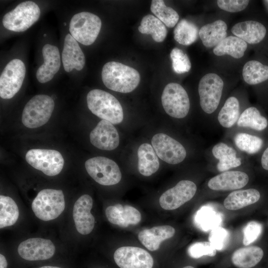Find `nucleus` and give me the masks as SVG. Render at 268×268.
I'll return each mask as SVG.
<instances>
[{
  "mask_svg": "<svg viewBox=\"0 0 268 268\" xmlns=\"http://www.w3.org/2000/svg\"><path fill=\"white\" fill-rule=\"evenodd\" d=\"M101 76L108 88L125 93L134 90L140 79V74L136 69L117 62L106 63L102 68Z\"/></svg>",
  "mask_w": 268,
  "mask_h": 268,
  "instance_id": "1",
  "label": "nucleus"
},
{
  "mask_svg": "<svg viewBox=\"0 0 268 268\" xmlns=\"http://www.w3.org/2000/svg\"><path fill=\"white\" fill-rule=\"evenodd\" d=\"M89 110L95 115L113 124H119L124 119L123 108L120 102L110 93L100 89H93L87 95Z\"/></svg>",
  "mask_w": 268,
  "mask_h": 268,
  "instance_id": "2",
  "label": "nucleus"
},
{
  "mask_svg": "<svg viewBox=\"0 0 268 268\" xmlns=\"http://www.w3.org/2000/svg\"><path fill=\"white\" fill-rule=\"evenodd\" d=\"M65 208V197L61 190H42L38 193L32 203L35 215L43 221L56 219Z\"/></svg>",
  "mask_w": 268,
  "mask_h": 268,
  "instance_id": "3",
  "label": "nucleus"
},
{
  "mask_svg": "<svg viewBox=\"0 0 268 268\" xmlns=\"http://www.w3.org/2000/svg\"><path fill=\"white\" fill-rule=\"evenodd\" d=\"M55 106L54 100L47 95L33 97L25 105L22 114V123L27 128L40 127L50 119Z\"/></svg>",
  "mask_w": 268,
  "mask_h": 268,
  "instance_id": "4",
  "label": "nucleus"
},
{
  "mask_svg": "<svg viewBox=\"0 0 268 268\" xmlns=\"http://www.w3.org/2000/svg\"><path fill=\"white\" fill-rule=\"evenodd\" d=\"M101 25V20L97 15L88 12H81L71 18L69 30L70 35L77 42L88 46L96 40Z\"/></svg>",
  "mask_w": 268,
  "mask_h": 268,
  "instance_id": "5",
  "label": "nucleus"
},
{
  "mask_svg": "<svg viewBox=\"0 0 268 268\" xmlns=\"http://www.w3.org/2000/svg\"><path fill=\"white\" fill-rule=\"evenodd\" d=\"M40 14V8L35 2L24 1L5 14L2 18V24L9 30L23 32L39 19Z\"/></svg>",
  "mask_w": 268,
  "mask_h": 268,
  "instance_id": "6",
  "label": "nucleus"
},
{
  "mask_svg": "<svg viewBox=\"0 0 268 268\" xmlns=\"http://www.w3.org/2000/svg\"><path fill=\"white\" fill-rule=\"evenodd\" d=\"M85 167L89 176L101 185H116L122 178V174L117 164L107 157L91 158L85 161Z\"/></svg>",
  "mask_w": 268,
  "mask_h": 268,
  "instance_id": "7",
  "label": "nucleus"
},
{
  "mask_svg": "<svg viewBox=\"0 0 268 268\" xmlns=\"http://www.w3.org/2000/svg\"><path fill=\"white\" fill-rule=\"evenodd\" d=\"M161 103L166 113L170 116L182 119L189 113L190 103L185 89L179 84L171 82L164 88Z\"/></svg>",
  "mask_w": 268,
  "mask_h": 268,
  "instance_id": "8",
  "label": "nucleus"
},
{
  "mask_svg": "<svg viewBox=\"0 0 268 268\" xmlns=\"http://www.w3.org/2000/svg\"><path fill=\"white\" fill-rule=\"evenodd\" d=\"M224 83L221 78L214 73L204 75L201 79L198 92L200 105L207 114L216 110L220 101Z\"/></svg>",
  "mask_w": 268,
  "mask_h": 268,
  "instance_id": "9",
  "label": "nucleus"
},
{
  "mask_svg": "<svg viewBox=\"0 0 268 268\" xmlns=\"http://www.w3.org/2000/svg\"><path fill=\"white\" fill-rule=\"evenodd\" d=\"M25 159L33 168L49 176L59 174L64 165L62 154L54 149H30L26 153Z\"/></svg>",
  "mask_w": 268,
  "mask_h": 268,
  "instance_id": "10",
  "label": "nucleus"
},
{
  "mask_svg": "<svg viewBox=\"0 0 268 268\" xmlns=\"http://www.w3.org/2000/svg\"><path fill=\"white\" fill-rule=\"evenodd\" d=\"M26 73L23 62L18 59L10 61L5 67L0 76V96L12 98L20 90Z\"/></svg>",
  "mask_w": 268,
  "mask_h": 268,
  "instance_id": "11",
  "label": "nucleus"
},
{
  "mask_svg": "<svg viewBox=\"0 0 268 268\" xmlns=\"http://www.w3.org/2000/svg\"><path fill=\"white\" fill-rule=\"evenodd\" d=\"M151 144L157 156L167 163L179 164L186 157L184 146L166 134H155L152 138Z\"/></svg>",
  "mask_w": 268,
  "mask_h": 268,
  "instance_id": "12",
  "label": "nucleus"
},
{
  "mask_svg": "<svg viewBox=\"0 0 268 268\" xmlns=\"http://www.w3.org/2000/svg\"><path fill=\"white\" fill-rule=\"evenodd\" d=\"M56 248L53 242L41 238L28 239L20 243L17 252L20 258L27 262L48 260L54 256Z\"/></svg>",
  "mask_w": 268,
  "mask_h": 268,
  "instance_id": "13",
  "label": "nucleus"
},
{
  "mask_svg": "<svg viewBox=\"0 0 268 268\" xmlns=\"http://www.w3.org/2000/svg\"><path fill=\"white\" fill-rule=\"evenodd\" d=\"M114 260L120 268H152L153 259L146 250L136 247L124 246L117 249Z\"/></svg>",
  "mask_w": 268,
  "mask_h": 268,
  "instance_id": "14",
  "label": "nucleus"
},
{
  "mask_svg": "<svg viewBox=\"0 0 268 268\" xmlns=\"http://www.w3.org/2000/svg\"><path fill=\"white\" fill-rule=\"evenodd\" d=\"M197 190L195 183L190 180H181L174 187L160 196L159 203L165 210H174L190 201Z\"/></svg>",
  "mask_w": 268,
  "mask_h": 268,
  "instance_id": "15",
  "label": "nucleus"
},
{
  "mask_svg": "<svg viewBox=\"0 0 268 268\" xmlns=\"http://www.w3.org/2000/svg\"><path fill=\"white\" fill-rule=\"evenodd\" d=\"M91 143L102 150H112L119 144V135L113 124L102 120L89 134Z\"/></svg>",
  "mask_w": 268,
  "mask_h": 268,
  "instance_id": "16",
  "label": "nucleus"
},
{
  "mask_svg": "<svg viewBox=\"0 0 268 268\" xmlns=\"http://www.w3.org/2000/svg\"><path fill=\"white\" fill-rule=\"evenodd\" d=\"M93 200L85 194L79 197L73 208V218L77 231L82 235L91 232L94 227V217L91 213Z\"/></svg>",
  "mask_w": 268,
  "mask_h": 268,
  "instance_id": "17",
  "label": "nucleus"
},
{
  "mask_svg": "<svg viewBox=\"0 0 268 268\" xmlns=\"http://www.w3.org/2000/svg\"><path fill=\"white\" fill-rule=\"evenodd\" d=\"M249 180L248 175L244 172L227 171L211 178L207 186L214 191L235 190L245 187Z\"/></svg>",
  "mask_w": 268,
  "mask_h": 268,
  "instance_id": "18",
  "label": "nucleus"
},
{
  "mask_svg": "<svg viewBox=\"0 0 268 268\" xmlns=\"http://www.w3.org/2000/svg\"><path fill=\"white\" fill-rule=\"evenodd\" d=\"M42 52L44 62L38 68L36 78L39 82L44 83L51 80L59 71L61 58L58 48L54 45H45Z\"/></svg>",
  "mask_w": 268,
  "mask_h": 268,
  "instance_id": "19",
  "label": "nucleus"
},
{
  "mask_svg": "<svg viewBox=\"0 0 268 268\" xmlns=\"http://www.w3.org/2000/svg\"><path fill=\"white\" fill-rule=\"evenodd\" d=\"M62 59L64 69L67 72L73 69L80 70L85 65L84 55L77 41L70 34L65 37Z\"/></svg>",
  "mask_w": 268,
  "mask_h": 268,
  "instance_id": "20",
  "label": "nucleus"
},
{
  "mask_svg": "<svg viewBox=\"0 0 268 268\" xmlns=\"http://www.w3.org/2000/svg\"><path fill=\"white\" fill-rule=\"evenodd\" d=\"M105 214L110 223L122 227L137 224L141 219L140 212L129 205L117 204L109 206L106 209Z\"/></svg>",
  "mask_w": 268,
  "mask_h": 268,
  "instance_id": "21",
  "label": "nucleus"
},
{
  "mask_svg": "<svg viewBox=\"0 0 268 268\" xmlns=\"http://www.w3.org/2000/svg\"><path fill=\"white\" fill-rule=\"evenodd\" d=\"M175 233V229L170 225L155 226L140 231L138 238L148 250L154 251L159 249L162 241L172 237Z\"/></svg>",
  "mask_w": 268,
  "mask_h": 268,
  "instance_id": "22",
  "label": "nucleus"
},
{
  "mask_svg": "<svg viewBox=\"0 0 268 268\" xmlns=\"http://www.w3.org/2000/svg\"><path fill=\"white\" fill-rule=\"evenodd\" d=\"M232 33L246 43L251 44L261 42L266 34V28L259 22L245 21L235 24L231 28Z\"/></svg>",
  "mask_w": 268,
  "mask_h": 268,
  "instance_id": "23",
  "label": "nucleus"
},
{
  "mask_svg": "<svg viewBox=\"0 0 268 268\" xmlns=\"http://www.w3.org/2000/svg\"><path fill=\"white\" fill-rule=\"evenodd\" d=\"M214 157L218 159L217 169L223 172L241 165V158L237 156L236 150L223 142H219L212 149Z\"/></svg>",
  "mask_w": 268,
  "mask_h": 268,
  "instance_id": "24",
  "label": "nucleus"
},
{
  "mask_svg": "<svg viewBox=\"0 0 268 268\" xmlns=\"http://www.w3.org/2000/svg\"><path fill=\"white\" fill-rule=\"evenodd\" d=\"M227 26L222 20H217L204 25L199 30V35L203 45L207 48L216 46L226 37Z\"/></svg>",
  "mask_w": 268,
  "mask_h": 268,
  "instance_id": "25",
  "label": "nucleus"
},
{
  "mask_svg": "<svg viewBox=\"0 0 268 268\" xmlns=\"http://www.w3.org/2000/svg\"><path fill=\"white\" fill-rule=\"evenodd\" d=\"M138 169L143 176H149L159 168L158 156L152 146L149 143L141 144L137 150Z\"/></svg>",
  "mask_w": 268,
  "mask_h": 268,
  "instance_id": "26",
  "label": "nucleus"
},
{
  "mask_svg": "<svg viewBox=\"0 0 268 268\" xmlns=\"http://www.w3.org/2000/svg\"><path fill=\"white\" fill-rule=\"evenodd\" d=\"M260 197V192L255 189L235 191L225 199L223 204L228 210H238L256 203Z\"/></svg>",
  "mask_w": 268,
  "mask_h": 268,
  "instance_id": "27",
  "label": "nucleus"
},
{
  "mask_svg": "<svg viewBox=\"0 0 268 268\" xmlns=\"http://www.w3.org/2000/svg\"><path fill=\"white\" fill-rule=\"evenodd\" d=\"M264 252L258 246L241 248L232 254L231 261L239 268H251L257 265L262 259Z\"/></svg>",
  "mask_w": 268,
  "mask_h": 268,
  "instance_id": "28",
  "label": "nucleus"
},
{
  "mask_svg": "<svg viewBox=\"0 0 268 268\" xmlns=\"http://www.w3.org/2000/svg\"><path fill=\"white\" fill-rule=\"evenodd\" d=\"M247 48L246 42L236 36L226 37L213 49V53L218 56L229 55L235 59L242 58Z\"/></svg>",
  "mask_w": 268,
  "mask_h": 268,
  "instance_id": "29",
  "label": "nucleus"
},
{
  "mask_svg": "<svg viewBox=\"0 0 268 268\" xmlns=\"http://www.w3.org/2000/svg\"><path fill=\"white\" fill-rule=\"evenodd\" d=\"M194 221L199 228L207 231L219 227L222 218L220 214L211 207L204 205L196 212Z\"/></svg>",
  "mask_w": 268,
  "mask_h": 268,
  "instance_id": "30",
  "label": "nucleus"
},
{
  "mask_svg": "<svg viewBox=\"0 0 268 268\" xmlns=\"http://www.w3.org/2000/svg\"><path fill=\"white\" fill-rule=\"evenodd\" d=\"M138 30L141 33L151 35L152 39L157 42H163L167 34L163 23L151 14H147L143 17Z\"/></svg>",
  "mask_w": 268,
  "mask_h": 268,
  "instance_id": "31",
  "label": "nucleus"
},
{
  "mask_svg": "<svg viewBox=\"0 0 268 268\" xmlns=\"http://www.w3.org/2000/svg\"><path fill=\"white\" fill-rule=\"evenodd\" d=\"M242 75L244 81L250 85H255L268 79V66L259 61L247 62L244 66Z\"/></svg>",
  "mask_w": 268,
  "mask_h": 268,
  "instance_id": "32",
  "label": "nucleus"
},
{
  "mask_svg": "<svg viewBox=\"0 0 268 268\" xmlns=\"http://www.w3.org/2000/svg\"><path fill=\"white\" fill-rule=\"evenodd\" d=\"M240 117V106L238 100L231 96L227 98L220 110L217 119L220 125L225 128L233 127Z\"/></svg>",
  "mask_w": 268,
  "mask_h": 268,
  "instance_id": "33",
  "label": "nucleus"
},
{
  "mask_svg": "<svg viewBox=\"0 0 268 268\" xmlns=\"http://www.w3.org/2000/svg\"><path fill=\"white\" fill-rule=\"evenodd\" d=\"M237 124L240 127L250 128L261 131L267 127L268 122L265 117L261 115L257 108L250 107L240 115Z\"/></svg>",
  "mask_w": 268,
  "mask_h": 268,
  "instance_id": "34",
  "label": "nucleus"
},
{
  "mask_svg": "<svg viewBox=\"0 0 268 268\" xmlns=\"http://www.w3.org/2000/svg\"><path fill=\"white\" fill-rule=\"evenodd\" d=\"M199 33L198 28L194 23L183 19L174 30V38L179 44L188 46L197 40Z\"/></svg>",
  "mask_w": 268,
  "mask_h": 268,
  "instance_id": "35",
  "label": "nucleus"
},
{
  "mask_svg": "<svg viewBox=\"0 0 268 268\" xmlns=\"http://www.w3.org/2000/svg\"><path fill=\"white\" fill-rule=\"evenodd\" d=\"M19 216V210L12 198L0 196V228L13 225Z\"/></svg>",
  "mask_w": 268,
  "mask_h": 268,
  "instance_id": "36",
  "label": "nucleus"
},
{
  "mask_svg": "<svg viewBox=\"0 0 268 268\" xmlns=\"http://www.w3.org/2000/svg\"><path fill=\"white\" fill-rule=\"evenodd\" d=\"M151 12L169 28L173 27L177 23L179 16L172 8L167 6L162 0H153L150 6Z\"/></svg>",
  "mask_w": 268,
  "mask_h": 268,
  "instance_id": "37",
  "label": "nucleus"
},
{
  "mask_svg": "<svg viewBox=\"0 0 268 268\" xmlns=\"http://www.w3.org/2000/svg\"><path fill=\"white\" fill-rule=\"evenodd\" d=\"M234 140L239 149L248 154L258 152L263 144V140L260 137L243 133L236 134Z\"/></svg>",
  "mask_w": 268,
  "mask_h": 268,
  "instance_id": "38",
  "label": "nucleus"
},
{
  "mask_svg": "<svg viewBox=\"0 0 268 268\" xmlns=\"http://www.w3.org/2000/svg\"><path fill=\"white\" fill-rule=\"evenodd\" d=\"M172 60V68L178 74L190 71L191 63L187 55L178 48H173L170 54Z\"/></svg>",
  "mask_w": 268,
  "mask_h": 268,
  "instance_id": "39",
  "label": "nucleus"
},
{
  "mask_svg": "<svg viewBox=\"0 0 268 268\" xmlns=\"http://www.w3.org/2000/svg\"><path fill=\"white\" fill-rule=\"evenodd\" d=\"M229 239V232L220 226L212 229L208 237L210 244L216 250L219 251L223 250L226 247Z\"/></svg>",
  "mask_w": 268,
  "mask_h": 268,
  "instance_id": "40",
  "label": "nucleus"
},
{
  "mask_svg": "<svg viewBox=\"0 0 268 268\" xmlns=\"http://www.w3.org/2000/svg\"><path fill=\"white\" fill-rule=\"evenodd\" d=\"M188 253L192 258L198 259L203 256L214 257L216 254V250L209 242H199L190 245Z\"/></svg>",
  "mask_w": 268,
  "mask_h": 268,
  "instance_id": "41",
  "label": "nucleus"
},
{
  "mask_svg": "<svg viewBox=\"0 0 268 268\" xmlns=\"http://www.w3.org/2000/svg\"><path fill=\"white\" fill-rule=\"evenodd\" d=\"M262 231L261 223L255 221L249 222L243 229L244 245L248 246L255 242L261 235Z\"/></svg>",
  "mask_w": 268,
  "mask_h": 268,
  "instance_id": "42",
  "label": "nucleus"
},
{
  "mask_svg": "<svg viewBox=\"0 0 268 268\" xmlns=\"http://www.w3.org/2000/svg\"><path fill=\"white\" fill-rule=\"evenodd\" d=\"M248 0H218V7L222 10L237 12L244 9L249 4Z\"/></svg>",
  "mask_w": 268,
  "mask_h": 268,
  "instance_id": "43",
  "label": "nucleus"
},
{
  "mask_svg": "<svg viewBox=\"0 0 268 268\" xmlns=\"http://www.w3.org/2000/svg\"><path fill=\"white\" fill-rule=\"evenodd\" d=\"M261 164L264 169L268 170V147L263 153L261 157Z\"/></svg>",
  "mask_w": 268,
  "mask_h": 268,
  "instance_id": "44",
  "label": "nucleus"
},
{
  "mask_svg": "<svg viewBox=\"0 0 268 268\" xmlns=\"http://www.w3.org/2000/svg\"><path fill=\"white\" fill-rule=\"evenodd\" d=\"M8 262L6 257L2 254H0V268H7Z\"/></svg>",
  "mask_w": 268,
  "mask_h": 268,
  "instance_id": "45",
  "label": "nucleus"
},
{
  "mask_svg": "<svg viewBox=\"0 0 268 268\" xmlns=\"http://www.w3.org/2000/svg\"><path fill=\"white\" fill-rule=\"evenodd\" d=\"M37 268H63L61 267L54 265H45L39 267Z\"/></svg>",
  "mask_w": 268,
  "mask_h": 268,
  "instance_id": "46",
  "label": "nucleus"
},
{
  "mask_svg": "<svg viewBox=\"0 0 268 268\" xmlns=\"http://www.w3.org/2000/svg\"><path fill=\"white\" fill-rule=\"evenodd\" d=\"M183 268H195L191 266H188L184 267Z\"/></svg>",
  "mask_w": 268,
  "mask_h": 268,
  "instance_id": "47",
  "label": "nucleus"
}]
</instances>
